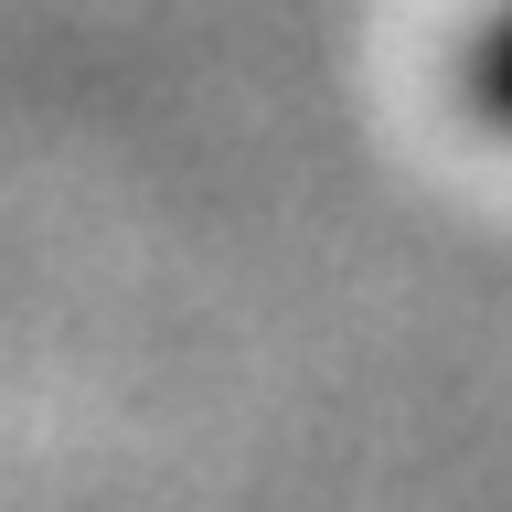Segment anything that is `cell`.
Instances as JSON below:
<instances>
[{
	"label": "cell",
	"mask_w": 512,
	"mask_h": 512,
	"mask_svg": "<svg viewBox=\"0 0 512 512\" xmlns=\"http://www.w3.org/2000/svg\"><path fill=\"white\" fill-rule=\"evenodd\" d=\"M459 86H470V107L512 139V0L470 32V54H459Z\"/></svg>",
	"instance_id": "1"
}]
</instances>
